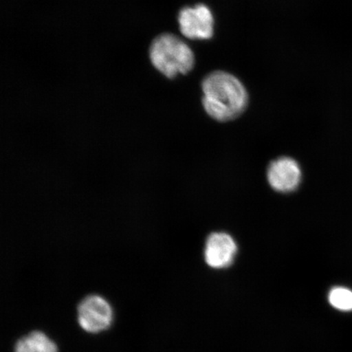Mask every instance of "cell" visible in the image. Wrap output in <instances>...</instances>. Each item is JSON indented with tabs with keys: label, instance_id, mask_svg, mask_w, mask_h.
<instances>
[{
	"label": "cell",
	"instance_id": "ba28073f",
	"mask_svg": "<svg viewBox=\"0 0 352 352\" xmlns=\"http://www.w3.org/2000/svg\"><path fill=\"white\" fill-rule=\"evenodd\" d=\"M329 302L338 310L352 311V292L346 288H333L329 292Z\"/></svg>",
	"mask_w": 352,
	"mask_h": 352
},
{
	"label": "cell",
	"instance_id": "5b68a950",
	"mask_svg": "<svg viewBox=\"0 0 352 352\" xmlns=\"http://www.w3.org/2000/svg\"><path fill=\"white\" fill-rule=\"evenodd\" d=\"M267 179L272 188L276 191L288 192L296 190L301 182L300 167L292 158H278L268 167Z\"/></svg>",
	"mask_w": 352,
	"mask_h": 352
},
{
	"label": "cell",
	"instance_id": "277c9868",
	"mask_svg": "<svg viewBox=\"0 0 352 352\" xmlns=\"http://www.w3.org/2000/svg\"><path fill=\"white\" fill-rule=\"evenodd\" d=\"M180 32L190 39H210L214 35V19L212 12L204 3L183 8L179 12Z\"/></svg>",
	"mask_w": 352,
	"mask_h": 352
},
{
	"label": "cell",
	"instance_id": "7a4b0ae2",
	"mask_svg": "<svg viewBox=\"0 0 352 352\" xmlns=\"http://www.w3.org/2000/svg\"><path fill=\"white\" fill-rule=\"evenodd\" d=\"M149 56L154 68L169 78L187 74L195 65L191 48L173 34H162L154 39Z\"/></svg>",
	"mask_w": 352,
	"mask_h": 352
},
{
	"label": "cell",
	"instance_id": "3957f363",
	"mask_svg": "<svg viewBox=\"0 0 352 352\" xmlns=\"http://www.w3.org/2000/svg\"><path fill=\"white\" fill-rule=\"evenodd\" d=\"M113 309L109 302L98 294L83 298L78 307V320L87 332L96 333L109 328L113 321Z\"/></svg>",
	"mask_w": 352,
	"mask_h": 352
},
{
	"label": "cell",
	"instance_id": "6da1fadb",
	"mask_svg": "<svg viewBox=\"0 0 352 352\" xmlns=\"http://www.w3.org/2000/svg\"><path fill=\"white\" fill-rule=\"evenodd\" d=\"M202 104L206 113L219 122L236 120L248 107L249 96L239 78L232 74L213 72L201 83Z\"/></svg>",
	"mask_w": 352,
	"mask_h": 352
},
{
	"label": "cell",
	"instance_id": "52a82bcc",
	"mask_svg": "<svg viewBox=\"0 0 352 352\" xmlns=\"http://www.w3.org/2000/svg\"><path fill=\"white\" fill-rule=\"evenodd\" d=\"M15 352H58L56 343L45 333L34 331L21 338L15 346Z\"/></svg>",
	"mask_w": 352,
	"mask_h": 352
},
{
	"label": "cell",
	"instance_id": "8992f818",
	"mask_svg": "<svg viewBox=\"0 0 352 352\" xmlns=\"http://www.w3.org/2000/svg\"><path fill=\"white\" fill-rule=\"evenodd\" d=\"M236 245L230 235L212 233L206 241L205 259L211 267L223 268L231 265L236 253Z\"/></svg>",
	"mask_w": 352,
	"mask_h": 352
}]
</instances>
